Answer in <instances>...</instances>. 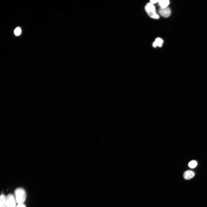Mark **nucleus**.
Returning a JSON list of instances; mask_svg holds the SVG:
<instances>
[{
  "label": "nucleus",
  "mask_w": 207,
  "mask_h": 207,
  "mask_svg": "<svg viewBox=\"0 0 207 207\" xmlns=\"http://www.w3.org/2000/svg\"><path fill=\"white\" fill-rule=\"evenodd\" d=\"M15 198L18 204H23L26 198V194L24 190L21 188H18L14 191Z\"/></svg>",
  "instance_id": "f257e3e1"
},
{
  "label": "nucleus",
  "mask_w": 207,
  "mask_h": 207,
  "mask_svg": "<svg viewBox=\"0 0 207 207\" xmlns=\"http://www.w3.org/2000/svg\"><path fill=\"white\" fill-rule=\"evenodd\" d=\"M145 9L148 15L152 18L158 19L159 18V15L156 12L155 7L151 3H147L145 7Z\"/></svg>",
  "instance_id": "f03ea898"
},
{
  "label": "nucleus",
  "mask_w": 207,
  "mask_h": 207,
  "mask_svg": "<svg viewBox=\"0 0 207 207\" xmlns=\"http://www.w3.org/2000/svg\"><path fill=\"white\" fill-rule=\"evenodd\" d=\"M16 202L15 197L12 194L8 195L6 197V207H16Z\"/></svg>",
  "instance_id": "7ed1b4c3"
},
{
  "label": "nucleus",
  "mask_w": 207,
  "mask_h": 207,
  "mask_svg": "<svg viewBox=\"0 0 207 207\" xmlns=\"http://www.w3.org/2000/svg\"><path fill=\"white\" fill-rule=\"evenodd\" d=\"M158 12L160 15L164 18L168 17L171 14V10L168 7L164 8H160Z\"/></svg>",
  "instance_id": "20e7f679"
},
{
  "label": "nucleus",
  "mask_w": 207,
  "mask_h": 207,
  "mask_svg": "<svg viewBox=\"0 0 207 207\" xmlns=\"http://www.w3.org/2000/svg\"><path fill=\"white\" fill-rule=\"evenodd\" d=\"M195 175L193 172L191 170H187L185 171L183 174V177L186 179H189L193 178Z\"/></svg>",
  "instance_id": "39448f33"
},
{
  "label": "nucleus",
  "mask_w": 207,
  "mask_h": 207,
  "mask_svg": "<svg viewBox=\"0 0 207 207\" xmlns=\"http://www.w3.org/2000/svg\"><path fill=\"white\" fill-rule=\"evenodd\" d=\"M158 3L160 8H165L168 7L170 3L169 1L168 0H159Z\"/></svg>",
  "instance_id": "423d86ee"
},
{
  "label": "nucleus",
  "mask_w": 207,
  "mask_h": 207,
  "mask_svg": "<svg viewBox=\"0 0 207 207\" xmlns=\"http://www.w3.org/2000/svg\"><path fill=\"white\" fill-rule=\"evenodd\" d=\"M163 41V40L160 38H157L156 39L155 41L153 42L152 45L154 47L157 46L161 47L162 45Z\"/></svg>",
  "instance_id": "0eeeda50"
},
{
  "label": "nucleus",
  "mask_w": 207,
  "mask_h": 207,
  "mask_svg": "<svg viewBox=\"0 0 207 207\" xmlns=\"http://www.w3.org/2000/svg\"><path fill=\"white\" fill-rule=\"evenodd\" d=\"M6 197L4 194H1L0 196V207H6Z\"/></svg>",
  "instance_id": "6e6552de"
},
{
  "label": "nucleus",
  "mask_w": 207,
  "mask_h": 207,
  "mask_svg": "<svg viewBox=\"0 0 207 207\" xmlns=\"http://www.w3.org/2000/svg\"><path fill=\"white\" fill-rule=\"evenodd\" d=\"M197 165V162L195 160H192L188 163V166L191 168H195Z\"/></svg>",
  "instance_id": "1a4fd4ad"
},
{
  "label": "nucleus",
  "mask_w": 207,
  "mask_h": 207,
  "mask_svg": "<svg viewBox=\"0 0 207 207\" xmlns=\"http://www.w3.org/2000/svg\"><path fill=\"white\" fill-rule=\"evenodd\" d=\"M21 32V29L19 27L16 28L14 30V33L16 36H18L20 34Z\"/></svg>",
  "instance_id": "9d476101"
},
{
  "label": "nucleus",
  "mask_w": 207,
  "mask_h": 207,
  "mask_svg": "<svg viewBox=\"0 0 207 207\" xmlns=\"http://www.w3.org/2000/svg\"><path fill=\"white\" fill-rule=\"evenodd\" d=\"M16 207H26V206L23 204H18Z\"/></svg>",
  "instance_id": "9b49d317"
},
{
  "label": "nucleus",
  "mask_w": 207,
  "mask_h": 207,
  "mask_svg": "<svg viewBox=\"0 0 207 207\" xmlns=\"http://www.w3.org/2000/svg\"><path fill=\"white\" fill-rule=\"evenodd\" d=\"M158 0H151L150 1V2L152 4H155L156 3H158Z\"/></svg>",
  "instance_id": "f8f14e48"
}]
</instances>
